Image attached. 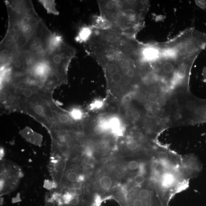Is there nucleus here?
<instances>
[{"label":"nucleus","mask_w":206,"mask_h":206,"mask_svg":"<svg viewBox=\"0 0 206 206\" xmlns=\"http://www.w3.org/2000/svg\"><path fill=\"white\" fill-rule=\"evenodd\" d=\"M8 28L1 43V49L19 54L46 26L30 1H5Z\"/></svg>","instance_id":"f257e3e1"},{"label":"nucleus","mask_w":206,"mask_h":206,"mask_svg":"<svg viewBox=\"0 0 206 206\" xmlns=\"http://www.w3.org/2000/svg\"><path fill=\"white\" fill-rule=\"evenodd\" d=\"M100 17L111 27L130 37L136 35L145 25L150 4L147 1H97Z\"/></svg>","instance_id":"f03ea898"},{"label":"nucleus","mask_w":206,"mask_h":206,"mask_svg":"<svg viewBox=\"0 0 206 206\" xmlns=\"http://www.w3.org/2000/svg\"><path fill=\"white\" fill-rule=\"evenodd\" d=\"M165 43L180 57L197 58L206 47V34L190 28Z\"/></svg>","instance_id":"7ed1b4c3"},{"label":"nucleus","mask_w":206,"mask_h":206,"mask_svg":"<svg viewBox=\"0 0 206 206\" xmlns=\"http://www.w3.org/2000/svg\"><path fill=\"white\" fill-rule=\"evenodd\" d=\"M50 165V173L53 180L58 185H60L67 165L66 161L59 155H56L51 158Z\"/></svg>","instance_id":"20e7f679"},{"label":"nucleus","mask_w":206,"mask_h":206,"mask_svg":"<svg viewBox=\"0 0 206 206\" xmlns=\"http://www.w3.org/2000/svg\"><path fill=\"white\" fill-rule=\"evenodd\" d=\"M20 134L28 142L41 146L43 142V136L40 134L34 132L29 127H26L20 132Z\"/></svg>","instance_id":"39448f33"},{"label":"nucleus","mask_w":206,"mask_h":206,"mask_svg":"<svg viewBox=\"0 0 206 206\" xmlns=\"http://www.w3.org/2000/svg\"><path fill=\"white\" fill-rule=\"evenodd\" d=\"M20 178L17 174H9L5 182V188L3 191L1 192V196L3 194H8L16 188L19 184Z\"/></svg>","instance_id":"423d86ee"},{"label":"nucleus","mask_w":206,"mask_h":206,"mask_svg":"<svg viewBox=\"0 0 206 206\" xmlns=\"http://www.w3.org/2000/svg\"><path fill=\"white\" fill-rule=\"evenodd\" d=\"M197 124L206 123V99L200 98L197 109Z\"/></svg>","instance_id":"0eeeda50"},{"label":"nucleus","mask_w":206,"mask_h":206,"mask_svg":"<svg viewBox=\"0 0 206 206\" xmlns=\"http://www.w3.org/2000/svg\"><path fill=\"white\" fill-rule=\"evenodd\" d=\"M92 30L91 26H83L80 29L78 35L76 37V40L80 43H84L89 38Z\"/></svg>","instance_id":"6e6552de"},{"label":"nucleus","mask_w":206,"mask_h":206,"mask_svg":"<svg viewBox=\"0 0 206 206\" xmlns=\"http://www.w3.org/2000/svg\"><path fill=\"white\" fill-rule=\"evenodd\" d=\"M47 11L48 14H53L55 15H58L59 12L56 8V4L55 1H39Z\"/></svg>","instance_id":"1a4fd4ad"},{"label":"nucleus","mask_w":206,"mask_h":206,"mask_svg":"<svg viewBox=\"0 0 206 206\" xmlns=\"http://www.w3.org/2000/svg\"><path fill=\"white\" fill-rule=\"evenodd\" d=\"M112 180L108 176H103L100 179L99 184L101 188L104 189H108L111 188L112 185Z\"/></svg>","instance_id":"9d476101"},{"label":"nucleus","mask_w":206,"mask_h":206,"mask_svg":"<svg viewBox=\"0 0 206 206\" xmlns=\"http://www.w3.org/2000/svg\"><path fill=\"white\" fill-rule=\"evenodd\" d=\"M72 118L74 121H79L83 118V113L81 110L75 108L73 109L70 112H69Z\"/></svg>","instance_id":"9b49d317"},{"label":"nucleus","mask_w":206,"mask_h":206,"mask_svg":"<svg viewBox=\"0 0 206 206\" xmlns=\"http://www.w3.org/2000/svg\"><path fill=\"white\" fill-rule=\"evenodd\" d=\"M58 184L56 182L53 180H44V187L48 190H50L53 189L57 188Z\"/></svg>","instance_id":"f8f14e48"},{"label":"nucleus","mask_w":206,"mask_h":206,"mask_svg":"<svg viewBox=\"0 0 206 206\" xmlns=\"http://www.w3.org/2000/svg\"><path fill=\"white\" fill-rule=\"evenodd\" d=\"M127 148L130 150H135L137 149L138 144L137 141L135 139H130L126 142Z\"/></svg>","instance_id":"ddd939ff"},{"label":"nucleus","mask_w":206,"mask_h":206,"mask_svg":"<svg viewBox=\"0 0 206 206\" xmlns=\"http://www.w3.org/2000/svg\"><path fill=\"white\" fill-rule=\"evenodd\" d=\"M173 181V178L171 175H165L163 177V184L165 187H167L171 185Z\"/></svg>","instance_id":"4468645a"},{"label":"nucleus","mask_w":206,"mask_h":206,"mask_svg":"<svg viewBox=\"0 0 206 206\" xmlns=\"http://www.w3.org/2000/svg\"><path fill=\"white\" fill-rule=\"evenodd\" d=\"M95 161V158L93 156L92 154L86 155L84 159V163L87 166L92 165L94 163Z\"/></svg>","instance_id":"2eb2a0df"},{"label":"nucleus","mask_w":206,"mask_h":206,"mask_svg":"<svg viewBox=\"0 0 206 206\" xmlns=\"http://www.w3.org/2000/svg\"><path fill=\"white\" fill-rule=\"evenodd\" d=\"M78 176L77 173L74 171H70L68 173L67 178L68 180L71 183H75L77 182Z\"/></svg>","instance_id":"dca6fc26"},{"label":"nucleus","mask_w":206,"mask_h":206,"mask_svg":"<svg viewBox=\"0 0 206 206\" xmlns=\"http://www.w3.org/2000/svg\"><path fill=\"white\" fill-rule=\"evenodd\" d=\"M105 129V128L101 125H98L97 124L94 127V132L96 135H100L102 134L104 132Z\"/></svg>","instance_id":"f3484780"},{"label":"nucleus","mask_w":206,"mask_h":206,"mask_svg":"<svg viewBox=\"0 0 206 206\" xmlns=\"http://www.w3.org/2000/svg\"><path fill=\"white\" fill-rule=\"evenodd\" d=\"M158 157L159 160L161 161H165L168 159L169 156L166 152L161 151L158 153Z\"/></svg>","instance_id":"a211bd4d"},{"label":"nucleus","mask_w":206,"mask_h":206,"mask_svg":"<svg viewBox=\"0 0 206 206\" xmlns=\"http://www.w3.org/2000/svg\"><path fill=\"white\" fill-rule=\"evenodd\" d=\"M139 197L142 199H146L149 198V191L146 189L141 190L139 193Z\"/></svg>","instance_id":"6ab92c4d"},{"label":"nucleus","mask_w":206,"mask_h":206,"mask_svg":"<svg viewBox=\"0 0 206 206\" xmlns=\"http://www.w3.org/2000/svg\"><path fill=\"white\" fill-rule=\"evenodd\" d=\"M145 179L144 177L142 175H138L135 177V181L136 184H142L144 182Z\"/></svg>","instance_id":"aec40b11"},{"label":"nucleus","mask_w":206,"mask_h":206,"mask_svg":"<svg viewBox=\"0 0 206 206\" xmlns=\"http://www.w3.org/2000/svg\"><path fill=\"white\" fill-rule=\"evenodd\" d=\"M139 166V164L135 161H132L130 162L128 164V167L131 170H135L138 168Z\"/></svg>","instance_id":"412c9836"},{"label":"nucleus","mask_w":206,"mask_h":206,"mask_svg":"<svg viewBox=\"0 0 206 206\" xmlns=\"http://www.w3.org/2000/svg\"><path fill=\"white\" fill-rule=\"evenodd\" d=\"M141 118V115L140 113L137 111H134L132 118L135 121L139 120Z\"/></svg>","instance_id":"4be33fe9"},{"label":"nucleus","mask_w":206,"mask_h":206,"mask_svg":"<svg viewBox=\"0 0 206 206\" xmlns=\"http://www.w3.org/2000/svg\"><path fill=\"white\" fill-rule=\"evenodd\" d=\"M79 202V200L78 197L77 196H75L73 197L72 199L71 200L70 202V204L73 206H76L78 204Z\"/></svg>","instance_id":"5701e85b"},{"label":"nucleus","mask_w":206,"mask_h":206,"mask_svg":"<svg viewBox=\"0 0 206 206\" xmlns=\"http://www.w3.org/2000/svg\"><path fill=\"white\" fill-rule=\"evenodd\" d=\"M133 206H144V202L140 199H136L133 201Z\"/></svg>","instance_id":"b1692460"},{"label":"nucleus","mask_w":206,"mask_h":206,"mask_svg":"<svg viewBox=\"0 0 206 206\" xmlns=\"http://www.w3.org/2000/svg\"><path fill=\"white\" fill-rule=\"evenodd\" d=\"M74 193L75 195L79 197L81 196L83 193V190L81 188L77 187L74 189Z\"/></svg>","instance_id":"393cba45"},{"label":"nucleus","mask_w":206,"mask_h":206,"mask_svg":"<svg viewBox=\"0 0 206 206\" xmlns=\"http://www.w3.org/2000/svg\"><path fill=\"white\" fill-rule=\"evenodd\" d=\"M132 94H126L123 98V101L125 102H128L132 99Z\"/></svg>","instance_id":"a878e982"},{"label":"nucleus","mask_w":206,"mask_h":206,"mask_svg":"<svg viewBox=\"0 0 206 206\" xmlns=\"http://www.w3.org/2000/svg\"><path fill=\"white\" fill-rule=\"evenodd\" d=\"M134 111L132 109H128L125 111L126 116L128 118H132L133 115Z\"/></svg>","instance_id":"bb28decb"},{"label":"nucleus","mask_w":206,"mask_h":206,"mask_svg":"<svg viewBox=\"0 0 206 206\" xmlns=\"http://www.w3.org/2000/svg\"><path fill=\"white\" fill-rule=\"evenodd\" d=\"M84 180H85L84 176L83 174H80L78 176V177H77V182L78 183H81V182L84 181Z\"/></svg>","instance_id":"cd10ccee"},{"label":"nucleus","mask_w":206,"mask_h":206,"mask_svg":"<svg viewBox=\"0 0 206 206\" xmlns=\"http://www.w3.org/2000/svg\"><path fill=\"white\" fill-rule=\"evenodd\" d=\"M4 156H5V150H4L3 148L1 147V150H0V159H1V160H2Z\"/></svg>","instance_id":"c85d7f7f"},{"label":"nucleus","mask_w":206,"mask_h":206,"mask_svg":"<svg viewBox=\"0 0 206 206\" xmlns=\"http://www.w3.org/2000/svg\"><path fill=\"white\" fill-rule=\"evenodd\" d=\"M194 171V169L192 168H187L186 170V173H187V174H192Z\"/></svg>","instance_id":"c756f323"},{"label":"nucleus","mask_w":206,"mask_h":206,"mask_svg":"<svg viewBox=\"0 0 206 206\" xmlns=\"http://www.w3.org/2000/svg\"><path fill=\"white\" fill-rule=\"evenodd\" d=\"M202 76L204 81L206 83V67L204 68L203 70Z\"/></svg>","instance_id":"7c9ffc66"},{"label":"nucleus","mask_w":206,"mask_h":206,"mask_svg":"<svg viewBox=\"0 0 206 206\" xmlns=\"http://www.w3.org/2000/svg\"><path fill=\"white\" fill-rule=\"evenodd\" d=\"M79 168L80 170H83V169H84V166H83L82 165H80V166H79Z\"/></svg>","instance_id":"2f4dec72"},{"label":"nucleus","mask_w":206,"mask_h":206,"mask_svg":"<svg viewBox=\"0 0 206 206\" xmlns=\"http://www.w3.org/2000/svg\"><path fill=\"white\" fill-rule=\"evenodd\" d=\"M130 206L129 205H126V206Z\"/></svg>","instance_id":"473e14b6"}]
</instances>
